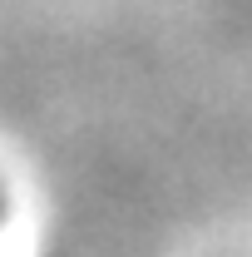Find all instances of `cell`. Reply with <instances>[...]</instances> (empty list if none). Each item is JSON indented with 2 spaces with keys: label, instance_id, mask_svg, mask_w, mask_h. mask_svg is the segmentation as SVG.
<instances>
[{
  "label": "cell",
  "instance_id": "6da1fadb",
  "mask_svg": "<svg viewBox=\"0 0 252 257\" xmlns=\"http://www.w3.org/2000/svg\"><path fill=\"white\" fill-rule=\"evenodd\" d=\"M0 223H5V193H0Z\"/></svg>",
  "mask_w": 252,
  "mask_h": 257
}]
</instances>
